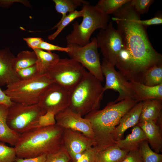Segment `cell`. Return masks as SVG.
Returning a JSON list of instances; mask_svg holds the SVG:
<instances>
[{"label": "cell", "instance_id": "cell-20", "mask_svg": "<svg viewBox=\"0 0 162 162\" xmlns=\"http://www.w3.org/2000/svg\"><path fill=\"white\" fill-rule=\"evenodd\" d=\"M145 140H147L145 134L137 125L133 127L130 134L124 139L117 141L115 145L121 149L129 152L139 149L141 144Z\"/></svg>", "mask_w": 162, "mask_h": 162}, {"label": "cell", "instance_id": "cell-4", "mask_svg": "<svg viewBox=\"0 0 162 162\" xmlns=\"http://www.w3.org/2000/svg\"><path fill=\"white\" fill-rule=\"evenodd\" d=\"M104 91L101 81L87 71L70 91L69 107L82 116L99 109Z\"/></svg>", "mask_w": 162, "mask_h": 162}, {"label": "cell", "instance_id": "cell-37", "mask_svg": "<svg viewBox=\"0 0 162 162\" xmlns=\"http://www.w3.org/2000/svg\"><path fill=\"white\" fill-rule=\"evenodd\" d=\"M121 162H143L139 149L129 152Z\"/></svg>", "mask_w": 162, "mask_h": 162}, {"label": "cell", "instance_id": "cell-7", "mask_svg": "<svg viewBox=\"0 0 162 162\" xmlns=\"http://www.w3.org/2000/svg\"><path fill=\"white\" fill-rule=\"evenodd\" d=\"M45 114L38 104L27 105L13 102L8 107L7 123L11 130L22 134L33 130Z\"/></svg>", "mask_w": 162, "mask_h": 162}, {"label": "cell", "instance_id": "cell-33", "mask_svg": "<svg viewBox=\"0 0 162 162\" xmlns=\"http://www.w3.org/2000/svg\"><path fill=\"white\" fill-rule=\"evenodd\" d=\"M154 2L153 0H132L130 2L135 10L140 15L147 13Z\"/></svg>", "mask_w": 162, "mask_h": 162}, {"label": "cell", "instance_id": "cell-28", "mask_svg": "<svg viewBox=\"0 0 162 162\" xmlns=\"http://www.w3.org/2000/svg\"><path fill=\"white\" fill-rule=\"evenodd\" d=\"M82 15L83 11L82 10L79 11L75 10L69 13L61 21H59L51 29H52L57 28L54 33L48 36V39L51 40H54L67 26L76 18L82 17Z\"/></svg>", "mask_w": 162, "mask_h": 162}, {"label": "cell", "instance_id": "cell-27", "mask_svg": "<svg viewBox=\"0 0 162 162\" xmlns=\"http://www.w3.org/2000/svg\"><path fill=\"white\" fill-rule=\"evenodd\" d=\"M143 84L149 86H157L162 84V64L155 66L146 73Z\"/></svg>", "mask_w": 162, "mask_h": 162}, {"label": "cell", "instance_id": "cell-43", "mask_svg": "<svg viewBox=\"0 0 162 162\" xmlns=\"http://www.w3.org/2000/svg\"><path fill=\"white\" fill-rule=\"evenodd\" d=\"M70 162H71L70 161Z\"/></svg>", "mask_w": 162, "mask_h": 162}, {"label": "cell", "instance_id": "cell-16", "mask_svg": "<svg viewBox=\"0 0 162 162\" xmlns=\"http://www.w3.org/2000/svg\"><path fill=\"white\" fill-rule=\"evenodd\" d=\"M15 57L8 47L0 50V86H7L19 80L13 67Z\"/></svg>", "mask_w": 162, "mask_h": 162}, {"label": "cell", "instance_id": "cell-25", "mask_svg": "<svg viewBox=\"0 0 162 162\" xmlns=\"http://www.w3.org/2000/svg\"><path fill=\"white\" fill-rule=\"evenodd\" d=\"M56 11L62 15L61 21L67 15V13L72 12L83 4L90 3L84 0H53Z\"/></svg>", "mask_w": 162, "mask_h": 162}, {"label": "cell", "instance_id": "cell-3", "mask_svg": "<svg viewBox=\"0 0 162 162\" xmlns=\"http://www.w3.org/2000/svg\"><path fill=\"white\" fill-rule=\"evenodd\" d=\"M63 131L56 124L21 134L14 146L17 157L29 158L58 151L62 147Z\"/></svg>", "mask_w": 162, "mask_h": 162}, {"label": "cell", "instance_id": "cell-39", "mask_svg": "<svg viewBox=\"0 0 162 162\" xmlns=\"http://www.w3.org/2000/svg\"><path fill=\"white\" fill-rule=\"evenodd\" d=\"M46 154H44L34 157L23 158L17 157L15 162H45Z\"/></svg>", "mask_w": 162, "mask_h": 162}, {"label": "cell", "instance_id": "cell-11", "mask_svg": "<svg viewBox=\"0 0 162 162\" xmlns=\"http://www.w3.org/2000/svg\"><path fill=\"white\" fill-rule=\"evenodd\" d=\"M70 92L54 83L41 95L38 104L46 113L55 115L69 107Z\"/></svg>", "mask_w": 162, "mask_h": 162}, {"label": "cell", "instance_id": "cell-34", "mask_svg": "<svg viewBox=\"0 0 162 162\" xmlns=\"http://www.w3.org/2000/svg\"><path fill=\"white\" fill-rule=\"evenodd\" d=\"M100 151L96 147H92L85 151L76 162H95L97 155Z\"/></svg>", "mask_w": 162, "mask_h": 162}, {"label": "cell", "instance_id": "cell-15", "mask_svg": "<svg viewBox=\"0 0 162 162\" xmlns=\"http://www.w3.org/2000/svg\"><path fill=\"white\" fill-rule=\"evenodd\" d=\"M142 106V102L137 103L120 119L114 129L112 136L116 142L121 139L125 131L129 128L137 125L139 122Z\"/></svg>", "mask_w": 162, "mask_h": 162}, {"label": "cell", "instance_id": "cell-40", "mask_svg": "<svg viewBox=\"0 0 162 162\" xmlns=\"http://www.w3.org/2000/svg\"><path fill=\"white\" fill-rule=\"evenodd\" d=\"M28 46L32 49L37 48L38 46L44 40L39 37H29L23 38Z\"/></svg>", "mask_w": 162, "mask_h": 162}, {"label": "cell", "instance_id": "cell-13", "mask_svg": "<svg viewBox=\"0 0 162 162\" xmlns=\"http://www.w3.org/2000/svg\"><path fill=\"white\" fill-rule=\"evenodd\" d=\"M62 141V147L68 153L71 162H76L85 151L95 145L94 140L68 128H64Z\"/></svg>", "mask_w": 162, "mask_h": 162}, {"label": "cell", "instance_id": "cell-36", "mask_svg": "<svg viewBox=\"0 0 162 162\" xmlns=\"http://www.w3.org/2000/svg\"><path fill=\"white\" fill-rule=\"evenodd\" d=\"M37 48L45 50L47 51H58L65 52L67 53L70 51V48L68 46L63 47L59 46L49 43L44 40H43L41 43Z\"/></svg>", "mask_w": 162, "mask_h": 162}, {"label": "cell", "instance_id": "cell-32", "mask_svg": "<svg viewBox=\"0 0 162 162\" xmlns=\"http://www.w3.org/2000/svg\"><path fill=\"white\" fill-rule=\"evenodd\" d=\"M70 158L63 147L58 151L46 155L45 162H70Z\"/></svg>", "mask_w": 162, "mask_h": 162}, {"label": "cell", "instance_id": "cell-9", "mask_svg": "<svg viewBox=\"0 0 162 162\" xmlns=\"http://www.w3.org/2000/svg\"><path fill=\"white\" fill-rule=\"evenodd\" d=\"M67 46L70 48L67 53L70 58L79 62L101 82L103 81L104 77L101 71L96 37L83 46L70 44H67Z\"/></svg>", "mask_w": 162, "mask_h": 162}, {"label": "cell", "instance_id": "cell-42", "mask_svg": "<svg viewBox=\"0 0 162 162\" xmlns=\"http://www.w3.org/2000/svg\"><path fill=\"white\" fill-rule=\"evenodd\" d=\"M13 102L0 88V104H4L8 106H10Z\"/></svg>", "mask_w": 162, "mask_h": 162}, {"label": "cell", "instance_id": "cell-22", "mask_svg": "<svg viewBox=\"0 0 162 162\" xmlns=\"http://www.w3.org/2000/svg\"><path fill=\"white\" fill-rule=\"evenodd\" d=\"M32 49L37 56L36 64L40 74H45L51 66L56 63L60 59L57 54L51 52L46 51L38 48Z\"/></svg>", "mask_w": 162, "mask_h": 162}, {"label": "cell", "instance_id": "cell-31", "mask_svg": "<svg viewBox=\"0 0 162 162\" xmlns=\"http://www.w3.org/2000/svg\"><path fill=\"white\" fill-rule=\"evenodd\" d=\"M16 75L20 80H29L40 74L38 70L36 64L31 66L15 71Z\"/></svg>", "mask_w": 162, "mask_h": 162}, {"label": "cell", "instance_id": "cell-6", "mask_svg": "<svg viewBox=\"0 0 162 162\" xmlns=\"http://www.w3.org/2000/svg\"><path fill=\"white\" fill-rule=\"evenodd\" d=\"M53 83L45 74L29 80H19L7 86L3 91L12 102L33 105L38 103L43 93Z\"/></svg>", "mask_w": 162, "mask_h": 162}, {"label": "cell", "instance_id": "cell-1", "mask_svg": "<svg viewBox=\"0 0 162 162\" xmlns=\"http://www.w3.org/2000/svg\"><path fill=\"white\" fill-rule=\"evenodd\" d=\"M130 2L112 14L123 44L115 66L128 81L143 83L146 73L162 64V56L152 45L146 28L140 23V15Z\"/></svg>", "mask_w": 162, "mask_h": 162}, {"label": "cell", "instance_id": "cell-35", "mask_svg": "<svg viewBox=\"0 0 162 162\" xmlns=\"http://www.w3.org/2000/svg\"><path fill=\"white\" fill-rule=\"evenodd\" d=\"M56 124L55 115L46 113L39 119L33 129L52 125Z\"/></svg>", "mask_w": 162, "mask_h": 162}, {"label": "cell", "instance_id": "cell-30", "mask_svg": "<svg viewBox=\"0 0 162 162\" xmlns=\"http://www.w3.org/2000/svg\"><path fill=\"white\" fill-rule=\"evenodd\" d=\"M16 158L14 147L9 146L0 141V162H15Z\"/></svg>", "mask_w": 162, "mask_h": 162}, {"label": "cell", "instance_id": "cell-10", "mask_svg": "<svg viewBox=\"0 0 162 162\" xmlns=\"http://www.w3.org/2000/svg\"><path fill=\"white\" fill-rule=\"evenodd\" d=\"M96 38L98 47L100 49L103 59L115 66L123 44L119 32L114 28L111 21L105 28L100 30Z\"/></svg>", "mask_w": 162, "mask_h": 162}, {"label": "cell", "instance_id": "cell-29", "mask_svg": "<svg viewBox=\"0 0 162 162\" xmlns=\"http://www.w3.org/2000/svg\"><path fill=\"white\" fill-rule=\"evenodd\" d=\"M139 150L143 162H162V154L152 150L147 140L141 144Z\"/></svg>", "mask_w": 162, "mask_h": 162}, {"label": "cell", "instance_id": "cell-8", "mask_svg": "<svg viewBox=\"0 0 162 162\" xmlns=\"http://www.w3.org/2000/svg\"><path fill=\"white\" fill-rule=\"evenodd\" d=\"M86 72L76 61L66 58H60L45 74L53 83L70 92L82 80Z\"/></svg>", "mask_w": 162, "mask_h": 162}, {"label": "cell", "instance_id": "cell-24", "mask_svg": "<svg viewBox=\"0 0 162 162\" xmlns=\"http://www.w3.org/2000/svg\"><path fill=\"white\" fill-rule=\"evenodd\" d=\"M37 60V56L33 50L22 51L13 59V67L15 71L26 68L35 64Z\"/></svg>", "mask_w": 162, "mask_h": 162}, {"label": "cell", "instance_id": "cell-5", "mask_svg": "<svg viewBox=\"0 0 162 162\" xmlns=\"http://www.w3.org/2000/svg\"><path fill=\"white\" fill-rule=\"evenodd\" d=\"M82 20L79 24L75 21L73 29L66 37L67 44H74L83 46L90 42L92 33L98 29L107 27L110 19L109 15L103 14L90 3L82 5Z\"/></svg>", "mask_w": 162, "mask_h": 162}, {"label": "cell", "instance_id": "cell-26", "mask_svg": "<svg viewBox=\"0 0 162 162\" xmlns=\"http://www.w3.org/2000/svg\"><path fill=\"white\" fill-rule=\"evenodd\" d=\"M131 0H100L95 6L96 8L104 15L113 14L124 4Z\"/></svg>", "mask_w": 162, "mask_h": 162}, {"label": "cell", "instance_id": "cell-14", "mask_svg": "<svg viewBox=\"0 0 162 162\" xmlns=\"http://www.w3.org/2000/svg\"><path fill=\"white\" fill-rule=\"evenodd\" d=\"M56 124L64 128L79 132L93 140L94 135L89 121L69 107L55 115Z\"/></svg>", "mask_w": 162, "mask_h": 162}, {"label": "cell", "instance_id": "cell-23", "mask_svg": "<svg viewBox=\"0 0 162 162\" xmlns=\"http://www.w3.org/2000/svg\"><path fill=\"white\" fill-rule=\"evenodd\" d=\"M128 152L114 145L99 151L95 162H121Z\"/></svg>", "mask_w": 162, "mask_h": 162}, {"label": "cell", "instance_id": "cell-12", "mask_svg": "<svg viewBox=\"0 0 162 162\" xmlns=\"http://www.w3.org/2000/svg\"><path fill=\"white\" fill-rule=\"evenodd\" d=\"M102 74L106 79L103 87L104 92L112 89L118 92L119 95L114 101L117 102L126 99L134 100V93L130 85L129 81L119 71L104 59L101 64Z\"/></svg>", "mask_w": 162, "mask_h": 162}, {"label": "cell", "instance_id": "cell-38", "mask_svg": "<svg viewBox=\"0 0 162 162\" xmlns=\"http://www.w3.org/2000/svg\"><path fill=\"white\" fill-rule=\"evenodd\" d=\"M140 22L146 28L150 26L160 24L162 23V16L157 15L149 19L143 20H140Z\"/></svg>", "mask_w": 162, "mask_h": 162}, {"label": "cell", "instance_id": "cell-41", "mask_svg": "<svg viewBox=\"0 0 162 162\" xmlns=\"http://www.w3.org/2000/svg\"><path fill=\"white\" fill-rule=\"evenodd\" d=\"M21 2L25 6L30 7L31 5L28 1L25 0H0V6L3 8H7L11 5L14 2Z\"/></svg>", "mask_w": 162, "mask_h": 162}, {"label": "cell", "instance_id": "cell-18", "mask_svg": "<svg viewBox=\"0 0 162 162\" xmlns=\"http://www.w3.org/2000/svg\"><path fill=\"white\" fill-rule=\"evenodd\" d=\"M129 83L134 93V100L138 102L150 99L162 100V84L149 86L140 82H129Z\"/></svg>", "mask_w": 162, "mask_h": 162}, {"label": "cell", "instance_id": "cell-21", "mask_svg": "<svg viewBox=\"0 0 162 162\" xmlns=\"http://www.w3.org/2000/svg\"><path fill=\"white\" fill-rule=\"evenodd\" d=\"M8 107L0 104V141L14 146L21 134L11 130L7 124Z\"/></svg>", "mask_w": 162, "mask_h": 162}, {"label": "cell", "instance_id": "cell-2", "mask_svg": "<svg viewBox=\"0 0 162 162\" xmlns=\"http://www.w3.org/2000/svg\"><path fill=\"white\" fill-rule=\"evenodd\" d=\"M137 103L132 99L111 101L103 109L92 111L85 116L92 125L94 146L101 151L116 144L112 136L114 129L122 117Z\"/></svg>", "mask_w": 162, "mask_h": 162}, {"label": "cell", "instance_id": "cell-17", "mask_svg": "<svg viewBox=\"0 0 162 162\" xmlns=\"http://www.w3.org/2000/svg\"><path fill=\"white\" fill-rule=\"evenodd\" d=\"M144 131L151 148L159 153L162 151V128L152 121L139 122L137 124Z\"/></svg>", "mask_w": 162, "mask_h": 162}, {"label": "cell", "instance_id": "cell-19", "mask_svg": "<svg viewBox=\"0 0 162 162\" xmlns=\"http://www.w3.org/2000/svg\"><path fill=\"white\" fill-rule=\"evenodd\" d=\"M162 100L150 99L142 102L139 122L152 121L162 124Z\"/></svg>", "mask_w": 162, "mask_h": 162}]
</instances>
